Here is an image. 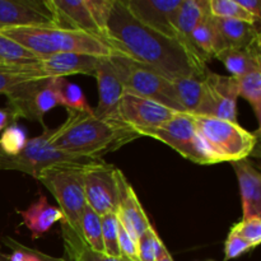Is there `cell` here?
I'll use <instances>...</instances> for the list:
<instances>
[{"mask_svg":"<svg viewBox=\"0 0 261 261\" xmlns=\"http://www.w3.org/2000/svg\"><path fill=\"white\" fill-rule=\"evenodd\" d=\"M209 10L214 18L241 20L250 24H259L260 20L245 10L237 0H209Z\"/></svg>","mask_w":261,"mask_h":261,"instance_id":"obj_30","label":"cell"},{"mask_svg":"<svg viewBox=\"0 0 261 261\" xmlns=\"http://www.w3.org/2000/svg\"><path fill=\"white\" fill-rule=\"evenodd\" d=\"M102 58L86 54L63 53L40 58L36 61L23 63V73L33 79L65 78L66 75L86 74L94 76Z\"/></svg>","mask_w":261,"mask_h":261,"instance_id":"obj_12","label":"cell"},{"mask_svg":"<svg viewBox=\"0 0 261 261\" xmlns=\"http://www.w3.org/2000/svg\"><path fill=\"white\" fill-rule=\"evenodd\" d=\"M82 239L87 246L96 252L105 254L103 240H102L101 216L97 214L91 206L86 205L81 221Z\"/></svg>","mask_w":261,"mask_h":261,"instance_id":"obj_27","label":"cell"},{"mask_svg":"<svg viewBox=\"0 0 261 261\" xmlns=\"http://www.w3.org/2000/svg\"><path fill=\"white\" fill-rule=\"evenodd\" d=\"M0 63H2V61H0Z\"/></svg>","mask_w":261,"mask_h":261,"instance_id":"obj_46","label":"cell"},{"mask_svg":"<svg viewBox=\"0 0 261 261\" xmlns=\"http://www.w3.org/2000/svg\"><path fill=\"white\" fill-rule=\"evenodd\" d=\"M51 2L58 12L61 27L82 31L106 41L105 33L94 23L84 0H51Z\"/></svg>","mask_w":261,"mask_h":261,"instance_id":"obj_19","label":"cell"},{"mask_svg":"<svg viewBox=\"0 0 261 261\" xmlns=\"http://www.w3.org/2000/svg\"><path fill=\"white\" fill-rule=\"evenodd\" d=\"M65 257L69 261H129L122 257H112L89 249L78 234L63 233Z\"/></svg>","mask_w":261,"mask_h":261,"instance_id":"obj_26","label":"cell"},{"mask_svg":"<svg viewBox=\"0 0 261 261\" xmlns=\"http://www.w3.org/2000/svg\"><path fill=\"white\" fill-rule=\"evenodd\" d=\"M119 201H117L116 216L127 233L135 242L143 233L148 231L152 224L138 199L133 186L127 182L124 173L119 170Z\"/></svg>","mask_w":261,"mask_h":261,"instance_id":"obj_16","label":"cell"},{"mask_svg":"<svg viewBox=\"0 0 261 261\" xmlns=\"http://www.w3.org/2000/svg\"><path fill=\"white\" fill-rule=\"evenodd\" d=\"M94 23L98 25L99 30L105 33L106 37V25L111 14L114 0H84Z\"/></svg>","mask_w":261,"mask_h":261,"instance_id":"obj_37","label":"cell"},{"mask_svg":"<svg viewBox=\"0 0 261 261\" xmlns=\"http://www.w3.org/2000/svg\"><path fill=\"white\" fill-rule=\"evenodd\" d=\"M7 242H9V246L13 249V254L8 256L9 261H41L36 255L35 250L25 249L22 245L12 241L10 239H7Z\"/></svg>","mask_w":261,"mask_h":261,"instance_id":"obj_40","label":"cell"},{"mask_svg":"<svg viewBox=\"0 0 261 261\" xmlns=\"http://www.w3.org/2000/svg\"><path fill=\"white\" fill-rule=\"evenodd\" d=\"M190 43L195 47V50L200 54L201 58L205 61L216 59L221 51L226 50L227 46L222 40L212 15L206 17L195 30L193 31L190 37Z\"/></svg>","mask_w":261,"mask_h":261,"instance_id":"obj_23","label":"cell"},{"mask_svg":"<svg viewBox=\"0 0 261 261\" xmlns=\"http://www.w3.org/2000/svg\"><path fill=\"white\" fill-rule=\"evenodd\" d=\"M102 240H103L105 254L112 257H121L117 242V228L119 219L116 213H106L101 216Z\"/></svg>","mask_w":261,"mask_h":261,"instance_id":"obj_33","label":"cell"},{"mask_svg":"<svg viewBox=\"0 0 261 261\" xmlns=\"http://www.w3.org/2000/svg\"><path fill=\"white\" fill-rule=\"evenodd\" d=\"M140 137L139 133L116 119H99L92 111L68 110V117L58 127L51 129L50 143L75 157L102 160L107 153L115 152Z\"/></svg>","mask_w":261,"mask_h":261,"instance_id":"obj_2","label":"cell"},{"mask_svg":"<svg viewBox=\"0 0 261 261\" xmlns=\"http://www.w3.org/2000/svg\"><path fill=\"white\" fill-rule=\"evenodd\" d=\"M119 168L103 162L93 161L83 167V185L87 205L97 214L116 213L119 201Z\"/></svg>","mask_w":261,"mask_h":261,"instance_id":"obj_9","label":"cell"},{"mask_svg":"<svg viewBox=\"0 0 261 261\" xmlns=\"http://www.w3.org/2000/svg\"><path fill=\"white\" fill-rule=\"evenodd\" d=\"M196 130L217 163L236 162L254 154L257 135L247 132L237 122L212 116L191 114Z\"/></svg>","mask_w":261,"mask_h":261,"instance_id":"obj_5","label":"cell"},{"mask_svg":"<svg viewBox=\"0 0 261 261\" xmlns=\"http://www.w3.org/2000/svg\"><path fill=\"white\" fill-rule=\"evenodd\" d=\"M117 242H119V250L121 257L129 261H138V250L137 242L132 239L126 229L122 227L119 222V228H117Z\"/></svg>","mask_w":261,"mask_h":261,"instance_id":"obj_39","label":"cell"},{"mask_svg":"<svg viewBox=\"0 0 261 261\" xmlns=\"http://www.w3.org/2000/svg\"><path fill=\"white\" fill-rule=\"evenodd\" d=\"M84 166L78 163H61L43 168L35 176L58 201L59 209L63 214L61 233L82 236L81 221L87 205L83 185Z\"/></svg>","mask_w":261,"mask_h":261,"instance_id":"obj_4","label":"cell"},{"mask_svg":"<svg viewBox=\"0 0 261 261\" xmlns=\"http://www.w3.org/2000/svg\"><path fill=\"white\" fill-rule=\"evenodd\" d=\"M237 98L239 89L234 76H226L208 71L204 78L203 99L195 115L237 122Z\"/></svg>","mask_w":261,"mask_h":261,"instance_id":"obj_11","label":"cell"},{"mask_svg":"<svg viewBox=\"0 0 261 261\" xmlns=\"http://www.w3.org/2000/svg\"><path fill=\"white\" fill-rule=\"evenodd\" d=\"M51 129H45L42 134L33 139H28L22 152L18 154L22 166V172L32 175L35 177L41 170L50 166L61 165V163H78L87 165L97 160L75 157L56 149L50 143Z\"/></svg>","mask_w":261,"mask_h":261,"instance_id":"obj_14","label":"cell"},{"mask_svg":"<svg viewBox=\"0 0 261 261\" xmlns=\"http://www.w3.org/2000/svg\"><path fill=\"white\" fill-rule=\"evenodd\" d=\"M239 96L244 97L255 112L257 121H261V69H256L245 75L237 76Z\"/></svg>","mask_w":261,"mask_h":261,"instance_id":"obj_28","label":"cell"},{"mask_svg":"<svg viewBox=\"0 0 261 261\" xmlns=\"http://www.w3.org/2000/svg\"><path fill=\"white\" fill-rule=\"evenodd\" d=\"M17 120L18 117L8 107L7 109H0V132H4L7 127L14 125Z\"/></svg>","mask_w":261,"mask_h":261,"instance_id":"obj_42","label":"cell"},{"mask_svg":"<svg viewBox=\"0 0 261 261\" xmlns=\"http://www.w3.org/2000/svg\"><path fill=\"white\" fill-rule=\"evenodd\" d=\"M213 20L227 48H249L252 46H260V31L257 24L214 17Z\"/></svg>","mask_w":261,"mask_h":261,"instance_id":"obj_20","label":"cell"},{"mask_svg":"<svg viewBox=\"0 0 261 261\" xmlns=\"http://www.w3.org/2000/svg\"><path fill=\"white\" fill-rule=\"evenodd\" d=\"M0 261H9V259H8L7 255H4V254H2V252H0Z\"/></svg>","mask_w":261,"mask_h":261,"instance_id":"obj_45","label":"cell"},{"mask_svg":"<svg viewBox=\"0 0 261 261\" xmlns=\"http://www.w3.org/2000/svg\"><path fill=\"white\" fill-rule=\"evenodd\" d=\"M56 93H58L59 103L65 106L66 110H75V111L93 110L87 102L81 87L70 83L65 78H56Z\"/></svg>","mask_w":261,"mask_h":261,"instance_id":"obj_29","label":"cell"},{"mask_svg":"<svg viewBox=\"0 0 261 261\" xmlns=\"http://www.w3.org/2000/svg\"><path fill=\"white\" fill-rule=\"evenodd\" d=\"M176 112L178 111L126 91L122 94L117 110L120 119L134 127L139 134L143 130L162 126L165 122L172 119Z\"/></svg>","mask_w":261,"mask_h":261,"instance_id":"obj_13","label":"cell"},{"mask_svg":"<svg viewBox=\"0 0 261 261\" xmlns=\"http://www.w3.org/2000/svg\"><path fill=\"white\" fill-rule=\"evenodd\" d=\"M106 41L120 55L153 69L165 78H205L206 61L191 45L140 23L125 0H114L106 25Z\"/></svg>","mask_w":261,"mask_h":261,"instance_id":"obj_1","label":"cell"},{"mask_svg":"<svg viewBox=\"0 0 261 261\" xmlns=\"http://www.w3.org/2000/svg\"><path fill=\"white\" fill-rule=\"evenodd\" d=\"M209 15V0H182L176 17V32L178 40L191 45L190 37L193 31Z\"/></svg>","mask_w":261,"mask_h":261,"instance_id":"obj_22","label":"cell"},{"mask_svg":"<svg viewBox=\"0 0 261 261\" xmlns=\"http://www.w3.org/2000/svg\"><path fill=\"white\" fill-rule=\"evenodd\" d=\"M10 27H61L51 0H0V30Z\"/></svg>","mask_w":261,"mask_h":261,"instance_id":"obj_10","label":"cell"},{"mask_svg":"<svg viewBox=\"0 0 261 261\" xmlns=\"http://www.w3.org/2000/svg\"><path fill=\"white\" fill-rule=\"evenodd\" d=\"M23 223L31 231L32 239L36 240L43 236L51 227L63 221L60 209L50 205L46 196L41 195L36 203H33L25 211H19Z\"/></svg>","mask_w":261,"mask_h":261,"instance_id":"obj_21","label":"cell"},{"mask_svg":"<svg viewBox=\"0 0 261 261\" xmlns=\"http://www.w3.org/2000/svg\"><path fill=\"white\" fill-rule=\"evenodd\" d=\"M176 99L184 112L195 114L204 96V78H180L172 81Z\"/></svg>","mask_w":261,"mask_h":261,"instance_id":"obj_25","label":"cell"},{"mask_svg":"<svg viewBox=\"0 0 261 261\" xmlns=\"http://www.w3.org/2000/svg\"><path fill=\"white\" fill-rule=\"evenodd\" d=\"M216 59L221 60L231 73V76H241L256 69H261L260 46L249 48H226Z\"/></svg>","mask_w":261,"mask_h":261,"instance_id":"obj_24","label":"cell"},{"mask_svg":"<svg viewBox=\"0 0 261 261\" xmlns=\"http://www.w3.org/2000/svg\"><path fill=\"white\" fill-rule=\"evenodd\" d=\"M38 56L0 32V61L4 64H22L38 60Z\"/></svg>","mask_w":261,"mask_h":261,"instance_id":"obj_31","label":"cell"},{"mask_svg":"<svg viewBox=\"0 0 261 261\" xmlns=\"http://www.w3.org/2000/svg\"><path fill=\"white\" fill-rule=\"evenodd\" d=\"M251 249H254V246L250 242H247L246 240L242 239L241 236H239L234 232L229 231L226 241V246H224L226 261L236 259V257L241 256V255H244L245 252H247Z\"/></svg>","mask_w":261,"mask_h":261,"instance_id":"obj_38","label":"cell"},{"mask_svg":"<svg viewBox=\"0 0 261 261\" xmlns=\"http://www.w3.org/2000/svg\"><path fill=\"white\" fill-rule=\"evenodd\" d=\"M155 261H173V259H172V256L170 255V252H168V250L165 249L163 250L162 254L157 257V260Z\"/></svg>","mask_w":261,"mask_h":261,"instance_id":"obj_44","label":"cell"},{"mask_svg":"<svg viewBox=\"0 0 261 261\" xmlns=\"http://www.w3.org/2000/svg\"><path fill=\"white\" fill-rule=\"evenodd\" d=\"M142 137H150L180 153L186 160L198 165H216L217 160L199 135L191 114L176 112L171 120L155 129L140 132Z\"/></svg>","mask_w":261,"mask_h":261,"instance_id":"obj_7","label":"cell"},{"mask_svg":"<svg viewBox=\"0 0 261 261\" xmlns=\"http://www.w3.org/2000/svg\"><path fill=\"white\" fill-rule=\"evenodd\" d=\"M165 249L166 246L162 240L160 239L153 226H150L137 241L138 261H155Z\"/></svg>","mask_w":261,"mask_h":261,"instance_id":"obj_32","label":"cell"},{"mask_svg":"<svg viewBox=\"0 0 261 261\" xmlns=\"http://www.w3.org/2000/svg\"><path fill=\"white\" fill-rule=\"evenodd\" d=\"M242 199V214L246 219L261 216V176L247 160L232 162Z\"/></svg>","mask_w":261,"mask_h":261,"instance_id":"obj_18","label":"cell"},{"mask_svg":"<svg viewBox=\"0 0 261 261\" xmlns=\"http://www.w3.org/2000/svg\"><path fill=\"white\" fill-rule=\"evenodd\" d=\"M240 5L244 8L245 10L254 15L255 18L260 19L261 17V2L260 0H237Z\"/></svg>","mask_w":261,"mask_h":261,"instance_id":"obj_41","label":"cell"},{"mask_svg":"<svg viewBox=\"0 0 261 261\" xmlns=\"http://www.w3.org/2000/svg\"><path fill=\"white\" fill-rule=\"evenodd\" d=\"M110 61L125 91L184 112L176 99L172 81L120 54L110 56Z\"/></svg>","mask_w":261,"mask_h":261,"instance_id":"obj_6","label":"cell"},{"mask_svg":"<svg viewBox=\"0 0 261 261\" xmlns=\"http://www.w3.org/2000/svg\"><path fill=\"white\" fill-rule=\"evenodd\" d=\"M98 87V106L93 110V115L99 119H116L117 110L125 89L112 66L110 58H102L94 73Z\"/></svg>","mask_w":261,"mask_h":261,"instance_id":"obj_17","label":"cell"},{"mask_svg":"<svg viewBox=\"0 0 261 261\" xmlns=\"http://www.w3.org/2000/svg\"><path fill=\"white\" fill-rule=\"evenodd\" d=\"M0 32L38 58L63 53L86 54L99 58H110L119 54L102 38L70 28L10 27L3 28Z\"/></svg>","mask_w":261,"mask_h":261,"instance_id":"obj_3","label":"cell"},{"mask_svg":"<svg viewBox=\"0 0 261 261\" xmlns=\"http://www.w3.org/2000/svg\"><path fill=\"white\" fill-rule=\"evenodd\" d=\"M182 0H125L127 9L147 27L172 38L176 32V17Z\"/></svg>","mask_w":261,"mask_h":261,"instance_id":"obj_15","label":"cell"},{"mask_svg":"<svg viewBox=\"0 0 261 261\" xmlns=\"http://www.w3.org/2000/svg\"><path fill=\"white\" fill-rule=\"evenodd\" d=\"M231 231L256 247L261 242V217H250V218L242 219L241 222L232 227Z\"/></svg>","mask_w":261,"mask_h":261,"instance_id":"obj_35","label":"cell"},{"mask_svg":"<svg viewBox=\"0 0 261 261\" xmlns=\"http://www.w3.org/2000/svg\"><path fill=\"white\" fill-rule=\"evenodd\" d=\"M8 109L18 117L38 122L42 129L45 125V115L58 106L56 78L31 79L17 84L9 89L7 94Z\"/></svg>","mask_w":261,"mask_h":261,"instance_id":"obj_8","label":"cell"},{"mask_svg":"<svg viewBox=\"0 0 261 261\" xmlns=\"http://www.w3.org/2000/svg\"><path fill=\"white\" fill-rule=\"evenodd\" d=\"M31 79V76L19 73L17 64L0 63V94H7L14 86Z\"/></svg>","mask_w":261,"mask_h":261,"instance_id":"obj_36","label":"cell"},{"mask_svg":"<svg viewBox=\"0 0 261 261\" xmlns=\"http://www.w3.org/2000/svg\"><path fill=\"white\" fill-rule=\"evenodd\" d=\"M35 252H36V255L38 256V259H40L41 261H69L65 256H64V257H54V256H50V255L43 254V252L36 251V250H35Z\"/></svg>","mask_w":261,"mask_h":261,"instance_id":"obj_43","label":"cell"},{"mask_svg":"<svg viewBox=\"0 0 261 261\" xmlns=\"http://www.w3.org/2000/svg\"><path fill=\"white\" fill-rule=\"evenodd\" d=\"M27 140L24 130L17 125H12L3 132L0 138V148L9 157H17L23 150Z\"/></svg>","mask_w":261,"mask_h":261,"instance_id":"obj_34","label":"cell"}]
</instances>
